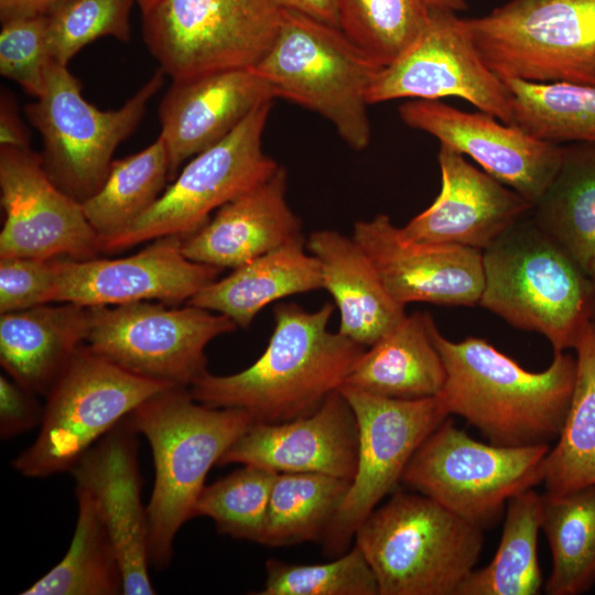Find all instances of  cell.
Masks as SVG:
<instances>
[{
    "instance_id": "cell-1",
    "label": "cell",
    "mask_w": 595,
    "mask_h": 595,
    "mask_svg": "<svg viewBox=\"0 0 595 595\" xmlns=\"http://www.w3.org/2000/svg\"><path fill=\"white\" fill-rule=\"evenodd\" d=\"M334 310L328 302L313 312L294 302L277 304L261 356L232 375L207 371L188 388L193 399L212 408L246 410L260 423L313 413L345 383L366 348L328 329Z\"/></svg>"
},
{
    "instance_id": "cell-2",
    "label": "cell",
    "mask_w": 595,
    "mask_h": 595,
    "mask_svg": "<svg viewBox=\"0 0 595 595\" xmlns=\"http://www.w3.org/2000/svg\"><path fill=\"white\" fill-rule=\"evenodd\" d=\"M433 344L446 378L437 394L448 414H456L499 446L549 445L566 418L576 379V356L554 353L539 372L521 367L486 339L444 337L434 321Z\"/></svg>"
},
{
    "instance_id": "cell-3",
    "label": "cell",
    "mask_w": 595,
    "mask_h": 595,
    "mask_svg": "<svg viewBox=\"0 0 595 595\" xmlns=\"http://www.w3.org/2000/svg\"><path fill=\"white\" fill-rule=\"evenodd\" d=\"M128 419L149 442L154 484L147 506L150 565L170 564L182 526L194 517L209 469L251 426L239 408H212L193 399L190 389L167 388L139 404Z\"/></svg>"
},
{
    "instance_id": "cell-4",
    "label": "cell",
    "mask_w": 595,
    "mask_h": 595,
    "mask_svg": "<svg viewBox=\"0 0 595 595\" xmlns=\"http://www.w3.org/2000/svg\"><path fill=\"white\" fill-rule=\"evenodd\" d=\"M482 251L479 305L518 328L540 333L554 353L575 349L594 316L589 275L530 214Z\"/></svg>"
},
{
    "instance_id": "cell-5",
    "label": "cell",
    "mask_w": 595,
    "mask_h": 595,
    "mask_svg": "<svg viewBox=\"0 0 595 595\" xmlns=\"http://www.w3.org/2000/svg\"><path fill=\"white\" fill-rule=\"evenodd\" d=\"M484 531L420 493L397 489L354 538L379 595H458L482 554Z\"/></svg>"
},
{
    "instance_id": "cell-6",
    "label": "cell",
    "mask_w": 595,
    "mask_h": 595,
    "mask_svg": "<svg viewBox=\"0 0 595 595\" xmlns=\"http://www.w3.org/2000/svg\"><path fill=\"white\" fill-rule=\"evenodd\" d=\"M382 67L339 28L283 10L273 43L251 68L274 98L324 117L349 148L361 151L371 139L367 94Z\"/></svg>"
},
{
    "instance_id": "cell-7",
    "label": "cell",
    "mask_w": 595,
    "mask_h": 595,
    "mask_svg": "<svg viewBox=\"0 0 595 595\" xmlns=\"http://www.w3.org/2000/svg\"><path fill=\"white\" fill-rule=\"evenodd\" d=\"M171 387L129 372L82 345L46 394L40 433L12 467L31 478L69 472L139 404Z\"/></svg>"
},
{
    "instance_id": "cell-8",
    "label": "cell",
    "mask_w": 595,
    "mask_h": 595,
    "mask_svg": "<svg viewBox=\"0 0 595 595\" xmlns=\"http://www.w3.org/2000/svg\"><path fill=\"white\" fill-rule=\"evenodd\" d=\"M164 77L159 67L122 107L105 111L82 96V83L67 66L52 61L43 94L24 107L42 137L50 178L80 203L93 196L107 178L115 150L138 128Z\"/></svg>"
},
{
    "instance_id": "cell-9",
    "label": "cell",
    "mask_w": 595,
    "mask_h": 595,
    "mask_svg": "<svg viewBox=\"0 0 595 595\" xmlns=\"http://www.w3.org/2000/svg\"><path fill=\"white\" fill-rule=\"evenodd\" d=\"M467 23L501 79L595 87V0H510Z\"/></svg>"
},
{
    "instance_id": "cell-10",
    "label": "cell",
    "mask_w": 595,
    "mask_h": 595,
    "mask_svg": "<svg viewBox=\"0 0 595 595\" xmlns=\"http://www.w3.org/2000/svg\"><path fill=\"white\" fill-rule=\"evenodd\" d=\"M549 450L479 442L448 416L416 450L401 483L485 530L510 498L543 482Z\"/></svg>"
},
{
    "instance_id": "cell-11",
    "label": "cell",
    "mask_w": 595,
    "mask_h": 595,
    "mask_svg": "<svg viewBox=\"0 0 595 595\" xmlns=\"http://www.w3.org/2000/svg\"><path fill=\"white\" fill-rule=\"evenodd\" d=\"M277 0H154L142 14L148 50L172 80L255 66L273 43Z\"/></svg>"
},
{
    "instance_id": "cell-12",
    "label": "cell",
    "mask_w": 595,
    "mask_h": 595,
    "mask_svg": "<svg viewBox=\"0 0 595 595\" xmlns=\"http://www.w3.org/2000/svg\"><path fill=\"white\" fill-rule=\"evenodd\" d=\"M272 101L196 154L148 210L120 234L102 239L100 250H123L170 235L187 237L210 219L213 210L269 178L280 166L262 148Z\"/></svg>"
},
{
    "instance_id": "cell-13",
    "label": "cell",
    "mask_w": 595,
    "mask_h": 595,
    "mask_svg": "<svg viewBox=\"0 0 595 595\" xmlns=\"http://www.w3.org/2000/svg\"><path fill=\"white\" fill-rule=\"evenodd\" d=\"M237 328L226 315L139 301L90 307L86 346L137 376L190 388L207 370L205 348Z\"/></svg>"
},
{
    "instance_id": "cell-14",
    "label": "cell",
    "mask_w": 595,
    "mask_h": 595,
    "mask_svg": "<svg viewBox=\"0 0 595 595\" xmlns=\"http://www.w3.org/2000/svg\"><path fill=\"white\" fill-rule=\"evenodd\" d=\"M339 391L356 415L359 445L355 477L321 540L332 556L347 552L361 522L398 489L416 450L450 416L437 396L393 399L346 385Z\"/></svg>"
},
{
    "instance_id": "cell-15",
    "label": "cell",
    "mask_w": 595,
    "mask_h": 595,
    "mask_svg": "<svg viewBox=\"0 0 595 595\" xmlns=\"http://www.w3.org/2000/svg\"><path fill=\"white\" fill-rule=\"evenodd\" d=\"M450 96L512 126L511 93L482 58L467 19L454 11L430 9L423 32L399 58L379 71L367 100L371 105Z\"/></svg>"
},
{
    "instance_id": "cell-16",
    "label": "cell",
    "mask_w": 595,
    "mask_h": 595,
    "mask_svg": "<svg viewBox=\"0 0 595 595\" xmlns=\"http://www.w3.org/2000/svg\"><path fill=\"white\" fill-rule=\"evenodd\" d=\"M0 258L88 260L101 251L82 203L50 178L30 145L0 144Z\"/></svg>"
},
{
    "instance_id": "cell-17",
    "label": "cell",
    "mask_w": 595,
    "mask_h": 595,
    "mask_svg": "<svg viewBox=\"0 0 595 595\" xmlns=\"http://www.w3.org/2000/svg\"><path fill=\"white\" fill-rule=\"evenodd\" d=\"M401 120L475 160L486 173L532 205L556 173L563 144L538 139L487 112H465L440 100L411 99L398 108Z\"/></svg>"
},
{
    "instance_id": "cell-18",
    "label": "cell",
    "mask_w": 595,
    "mask_h": 595,
    "mask_svg": "<svg viewBox=\"0 0 595 595\" xmlns=\"http://www.w3.org/2000/svg\"><path fill=\"white\" fill-rule=\"evenodd\" d=\"M182 236L154 239L138 253L120 259L56 260L52 303L86 307L158 300L188 301L217 279L221 269L187 259Z\"/></svg>"
},
{
    "instance_id": "cell-19",
    "label": "cell",
    "mask_w": 595,
    "mask_h": 595,
    "mask_svg": "<svg viewBox=\"0 0 595 595\" xmlns=\"http://www.w3.org/2000/svg\"><path fill=\"white\" fill-rule=\"evenodd\" d=\"M353 238L399 304H479L484 288L480 249L409 240L386 214L356 221Z\"/></svg>"
},
{
    "instance_id": "cell-20",
    "label": "cell",
    "mask_w": 595,
    "mask_h": 595,
    "mask_svg": "<svg viewBox=\"0 0 595 595\" xmlns=\"http://www.w3.org/2000/svg\"><path fill=\"white\" fill-rule=\"evenodd\" d=\"M137 436L127 415L69 473L98 508L121 566L123 594L152 595L156 592L149 576L148 517L141 500Z\"/></svg>"
},
{
    "instance_id": "cell-21",
    "label": "cell",
    "mask_w": 595,
    "mask_h": 595,
    "mask_svg": "<svg viewBox=\"0 0 595 595\" xmlns=\"http://www.w3.org/2000/svg\"><path fill=\"white\" fill-rule=\"evenodd\" d=\"M358 445L356 415L338 389L311 414L279 423L253 422L217 466L253 465L277 473H321L353 480Z\"/></svg>"
},
{
    "instance_id": "cell-22",
    "label": "cell",
    "mask_w": 595,
    "mask_h": 595,
    "mask_svg": "<svg viewBox=\"0 0 595 595\" xmlns=\"http://www.w3.org/2000/svg\"><path fill=\"white\" fill-rule=\"evenodd\" d=\"M437 161L440 193L426 209L400 227L404 238L484 250L530 214L528 199L473 166L458 151L441 144Z\"/></svg>"
},
{
    "instance_id": "cell-23",
    "label": "cell",
    "mask_w": 595,
    "mask_h": 595,
    "mask_svg": "<svg viewBox=\"0 0 595 595\" xmlns=\"http://www.w3.org/2000/svg\"><path fill=\"white\" fill-rule=\"evenodd\" d=\"M273 99L269 84L251 67L173 80L159 109L170 180L185 160L224 139L253 109Z\"/></svg>"
},
{
    "instance_id": "cell-24",
    "label": "cell",
    "mask_w": 595,
    "mask_h": 595,
    "mask_svg": "<svg viewBox=\"0 0 595 595\" xmlns=\"http://www.w3.org/2000/svg\"><path fill=\"white\" fill-rule=\"evenodd\" d=\"M283 166L216 212L196 232L184 237L183 255L219 269H236L303 237L301 219L286 201Z\"/></svg>"
},
{
    "instance_id": "cell-25",
    "label": "cell",
    "mask_w": 595,
    "mask_h": 595,
    "mask_svg": "<svg viewBox=\"0 0 595 595\" xmlns=\"http://www.w3.org/2000/svg\"><path fill=\"white\" fill-rule=\"evenodd\" d=\"M318 260L322 289L339 311L338 333L370 347L407 315L386 290L375 266L351 237L331 229L316 230L305 241Z\"/></svg>"
},
{
    "instance_id": "cell-26",
    "label": "cell",
    "mask_w": 595,
    "mask_h": 595,
    "mask_svg": "<svg viewBox=\"0 0 595 595\" xmlns=\"http://www.w3.org/2000/svg\"><path fill=\"white\" fill-rule=\"evenodd\" d=\"M89 326L90 307L74 303L1 313V366L26 390L46 396L86 343Z\"/></svg>"
},
{
    "instance_id": "cell-27",
    "label": "cell",
    "mask_w": 595,
    "mask_h": 595,
    "mask_svg": "<svg viewBox=\"0 0 595 595\" xmlns=\"http://www.w3.org/2000/svg\"><path fill=\"white\" fill-rule=\"evenodd\" d=\"M304 237L292 240L216 279L188 301L229 317L247 328L270 303L322 289L318 260L306 249Z\"/></svg>"
},
{
    "instance_id": "cell-28",
    "label": "cell",
    "mask_w": 595,
    "mask_h": 595,
    "mask_svg": "<svg viewBox=\"0 0 595 595\" xmlns=\"http://www.w3.org/2000/svg\"><path fill=\"white\" fill-rule=\"evenodd\" d=\"M428 312H414L365 349L344 385L393 399L436 397L446 378Z\"/></svg>"
},
{
    "instance_id": "cell-29",
    "label": "cell",
    "mask_w": 595,
    "mask_h": 595,
    "mask_svg": "<svg viewBox=\"0 0 595 595\" xmlns=\"http://www.w3.org/2000/svg\"><path fill=\"white\" fill-rule=\"evenodd\" d=\"M530 215L591 278L595 269V143L564 145L561 164Z\"/></svg>"
},
{
    "instance_id": "cell-30",
    "label": "cell",
    "mask_w": 595,
    "mask_h": 595,
    "mask_svg": "<svg viewBox=\"0 0 595 595\" xmlns=\"http://www.w3.org/2000/svg\"><path fill=\"white\" fill-rule=\"evenodd\" d=\"M541 496V531L552 559L544 591L584 594L595 585V485Z\"/></svg>"
},
{
    "instance_id": "cell-31",
    "label": "cell",
    "mask_w": 595,
    "mask_h": 595,
    "mask_svg": "<svg viewBox=\"0 0 595 595\" xmlns=\"http://www.w3.org/2000/svg\"><path fill=\"white\" fill-rule=\"evenodd\" d=\"M542 496L533 488L510 498L502 533L493 560L474 570L458 595H537L543 585L538 541Z\"/></svg>"
},
{
    "instance_id": "cell-32",
    "label": "cell",
    "mask_w": 595,
    "mask_h": 595,
    "mask_svg": "<svg viewBox=\"0 0 595 595\" xmlns=\"http://www.w3.org/2000/svg\"><path fill=\"white\" fill-rule=\"evenodd\" d=\"M78 516L64 558L21 595L123 594L121 566L93 497L76 487Z\"/></svg>"
},
{
    "instance_id": "cell-33",
    "label": "cell",
    "mask_w": 595,
    "mask_h": 595,
    "mask_svg": "<svg viewBox=\"0 0 595 595\" xmlns=\"http://www.w3.org/2000/svg\"><path fill=\"white\" fill-rule=\"evenodd\" d=\"M576 379L570 408L543 466L545 491L563 493L595 485V325L576 347Z\"/></svg>"
},
{
    "instance_id": "cell-34",
    "label": "cell",
    "mask_w": 595,
    "mask_h": 595,
    "mask_svg": "<svg viewBox=\"0 0 595 595\" xmlns=\"http://www.w3.org/2000/svg\"><path fill=\"white\" fill-rule=\"evenodd\" d=\"M170 180L166 145L161 136L140 152L115 160L101 187L82 203L99 240L123 231L148 210Z\"/></svg>"
},
{
    "instance_id": "cell-35",
    "label": "cell",
    "mask_w": 595,
    "mask_h": 595,
    "mask_svg": "<svg viewBox=\"0 0 595 595\" xmlns=\"http://www.w3.org/2000/svg\"><path fill=\"white\" fill-rule=\"evenodd\" d=\"M350 483L321 473H278L270 494L261 544L281 548L321 542Z\"/></svg>"
},
{
    "instance_id": "cell-36",
    "label": "cell",
    "mask_w": 595,
    "mask_h": 595,
    "mask_svg": "<svg viewBox=\"0 0 595 595\" xmlns=\"http://www.w3.org/2000/svg\"><path fill=\"white\" fill-rule=\"evenodd\" d=\"M502 82L511 93L512 126L556 144L595 143V87L564 82Z\"/></svg>"
},
{
    "instance_id": "cell-37",
    "label": "cell",
    "mask_w": 595,
    "mask_h": 595,
    "mask_svg": "<svg viewBox=\"0 0 595 595\" xmlns=\"http://www.w3.org/2000/svg\"><path fill=\"white\" fill-rule=\"evenodd\" d=\"M338 28L381 66L399 58L428 24L424 0H337Z\"/></svg>"
},
{
    "instance_id": "cell-38",
    "label": "cell",
    "mask_w": 595,
    "mask_h": 595,
    "mask_svg": "<svg viewBox=\"0 0 595 595\" xmlns=\"http://www.w3.org/2000/svg\"><path fill=\"white\" fill-rule=\"evenodd\" d=\"M277 472L242 465L203 488L194 517L210 518L221 534L261 544Z\"/></svg>"
},
{
    "instance_id": "cell-39",
    "label": "cell",
    "mask_w": 595,
    "mask_h": 595,
    "mask_svg": "<svg viewBox=\"0 0 595 595\" xmlns=\"http://www.w3.org/2000/svg\"><path fill=\"white\" fill-rule=\"evenodd\" d=\"M259 595H379L376 577L355 545L328 563L266 562V582Z\"/></svg>"
},
{
    "instance_id": "cell-40",
    "label": "cell",
    "mask_w": 595,
    "mask_h": 595,
    "mask_svg": "<svg viewBox=\"0 0 595 595\" xmlns=\"http://www.w3.org/2000/svg\"><path fill=\"white\" fill-rule=\"evenodd\" d=\"M134 0H68L47 15L46 41L52 60L67 66L84 46L102 36L128 42Z\"/></svg>"
},
{
    "instance_id": "cell-41",
    "label": "cell",
    "mask_w": 595,
    "mask_h": 595,
    "mask_svg": "<svg viewBox=\"0 0 595 595\" xmlns=\"http://www.w3.org/2000/svg\"><path fill=\"white\" fill-rule=\"evenodd\" d=\"M46 15L1 22L0 74L39 98L45 88L46 72L53 61L46 41Z\"/></svg>"
},
{
    "instance_id": "cell-42",
    "label": "cell",
    "mask_w": 595,
    "mask_h": 595,
    "mask_svg": "<svg viewBox=\"0 0 595 595\" xmlns=\"http://www.w3.org/2000/svg\"><path fill=\"white\" fill-rule=\"evenodd\" d=\"M56 259L0 258V313L52 303Z\"/></svg>"
},
{
    "instance_id": "cell-43",
    "label": "cell",
    "mask_w": 595,
    "mask_h": 595,
    "mask_svg": "<svg viewBox=\"0 0 595 595\" xmlns=\"http://www.w3.org/2000/svg\"><path fill=\"white\" fill-rule=\"evenodd\" d=\"M35 393L12 378L0 376V437L8 440L41 424L43 410Z\"/></svg>"
},
{
    "instance_id": "cell-44",
    "label": "cell",
    "mask_w": 595,
    "mask_h": 595,
    "mask_svg": "<svg viewBox=\"0 0 595 595\" xmlns=\"http://www.w3.org/2000/svg\"><path fill=\"white\" fill-rule=\"evenodd\" d=\"M68 0H0V21L50 15Z\"/></svg>"
},
{
    "instance_id": "cell-45",
    "label": "cell",
    "mask_w": 595,
    "mask_h": 595,
    "mask_svg": "<svg viewBox=\"0 0 595 595\" xmlns=\"http://www.w3.org/2000/svg\"><path fill=\"white\" fill-rule=\"evenodd\" d=\"M0 144L30 145L25 130L19 120L15 102L9 94L1 95Z\"/></svg>"
},
{
    "instance_id": "cell-46",
    "label": "cell",
    "mask_w": 595,
    "mask_h": 595,
    "mask_svg": "<svg viewBox=\"0 0 595 595\" xmlns=\"http://www.w3.org/2000/svg\"><path fill=\"white\" fill-rule=\"evenodd\" d=\"M283 10L294 11L338 28L337 0H277Z\"/></svg>"
},
{
    "instance_id": "cell-47",
    "label": "cell",
    "mask_w": 595,
    "mask_h": 595,
    "mask_svg": "<svg viewBox=\"0 0 595 595\" xmlns=\"http://www.w3.org/2000/svg\"><path fill=\"white\" fill-rule=\"evenodd\" d=\"M429 9L450 10L454 12L467 9L465 0H424Z\"/></svg>"
},
{
    "instance_id": "cell-48",
    "label": "cell",
    "mask_w": 595,
    "mask_h": 595,
    "mask_svg": "<svg viewBox=\"0 0 595 595\" xmlns=\"http://www.w3.org/2000/svg\"><path fill=\"white\" fill-rule=\"evenodd\" d=\"M154 0H134L140 10L147 9Z\"/></svg>"
},
{
    "instance_id": "cell-49",
    "label": "cell",
    "mask_w": 595,
    "mask_h": 595,
    "mask_svg": "<svg viewBox=\"0 0 595 595\" xmlns=\"http://www.w3.org/2000/svg\"><path fill=\"white\" fill-rule=\"evenodd\" d=\"M591 280L593 282V288H594V316H593V323L595 325V269H594L593 273L591 274Z\"/></svg>"
}]
</instances>
